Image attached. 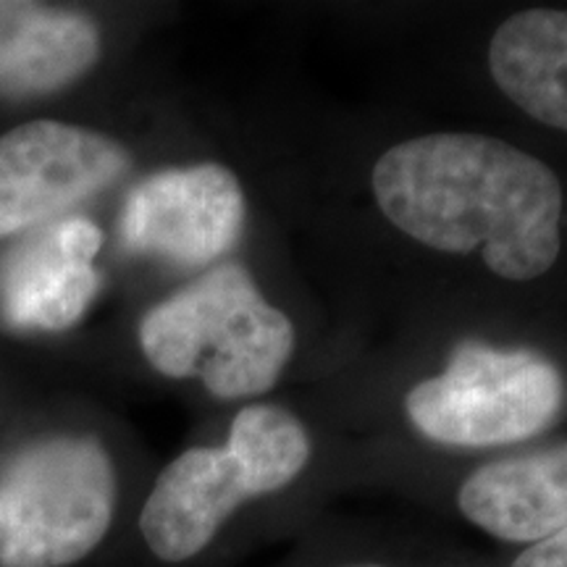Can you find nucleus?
I'll return each mask as SVG.
<instances>
[{"mask_svg":"<svg viewBox=\"0 0 567 567\" xmlns=\"http://www.w3.org/2000/svg\"><path fill=\"white\" fill-rule=\"evenodd\" d=\"M243 226L237 176L221 163H195L134 184L118 216V237L126 250L193 268L229 252Z\"/></svg>","mask_w":567,"mask_h":567,"instance_id":"obj_7","label":"nucleus"},{"mask_svg":"<svg viewBox=\"0 0 567 567\" xmlns=\"http://www.w3.org/2000/svg\"><path fill=\"white\" fill-rule=\"evenodd\" d=\"M140 347L168 379H200L218 400H243L279 381L295 352V326L245 266L221 264L147 310Z\"/></svg>","mask_w":567,"mask_h":567,"instance_id":"obj_2","label":"nucleus"},{"mask_svg":"<svg viewBox=\"0 0 567 567\" xmlns=\"http://www.w3.org/2000/svg\"><path fill=\"white\" fill-rule=\"evenodd\" d=\"M116 471L95 436L21 446L0 476V567H66L109 534Z\"/></svg>","mask_w":567,"mask_h":567,"instance_id":"obj_4","label":"nucleus"},{"mask_svg":"<svg viewBox=\"0 0 567 567\" xmlns=\"http://www.w3.org/2000/svg\"><path fill=\"white\" fill-rule=\"evenodd\" d=\"M488 69L517 109L567 132V11L513 13L494 32Z\"/></svg>","mask_w":567,"mask_h":567,"instance_id":"obj_11","label":"nucleus"},{"mask_svg":"<svg viewBox=\"0 0 567 567\" xmlns=\"http://www.w3.org/2000/svg\"><path fill=\"white\" fill-rule=\"evenodd\" d=\"M101 59V30L87 13L30 0H0V97L51 95Z\"/></svg>","mask_w":567,"mask_h":567,"instance_id":"obj_9","label":"nucleus"},{"mask_svg":"<svg viewBox=\"0 0 567 567\" xmlns=\"http://www.w3.org/2000/svg\"><path fill=\"white\" fill-rule=\"evenodd\" d=\"M460 513L502 542L536 544L567 528V444L496 460L463 481Z\"/></svg>","mask_w":567,"mask_h":567,"instance_id":"obj_10","label":"nucleus"},{"mask_svg":"<svg viewBox=\"0 0 567 567\" xmlns=\"http://www.w3.org/2000/svg\"><path fill=\"white\" fill-rule=\"evenodd\" d=\"M563 400V375L542 354L463 342L442 375L410 389L405 410L436 444L502 446L547 429Z\"/></svg>","mask_w":567,"mask_h":567,"instance_id":"obj_5","label":"nucleus"},{"mask_svg":"<svg viewBox=\"0 0 567 567\" xmlns=\"http://www.w3.org/2000/svg\"><path fill=\"white\" fill-rule=\"evenodd\" d=\"M0 258V321L19 331H63L101 292V226L84 216L40 224Z\"/></svg>","mask_w":567,"mask_h":567,"instance_id":"obj_8","label":"nucleus"},{"mask_svg":"<svg viewBox=\"0 0 567 567\" xmlns=\"http://www.w3.org/2000/svg\"><path fill=\"white\" fill-rule=\"evenodd\" d=\"M513 567H567V528L530 544Z\"/></svg>","mask_w":567,"mask_h":567,"instance_id":"obj_12","label":"nucleus"},{"mask_svg":"<svg viewBox=\"0 0 567 567\" xmlns=\"http://www.w3.org/2000/svg\"><path fill=\"white\" fill-rule=\"evenodd\" d=\"M130 151L109 134L51 122L0 137V239L55 221L103 193L130 168Z\"/></svg>","mask_w":567,"mask_h":567,"instance_id":"obj_6","label":"nucleus"},{"mask_svg":"<svg viewBox=\"0 0 567 567\" xmlns=\"http://www.w3.org/2000/svg\"><path fill=\"white\" fill-rule=\"evenodd\" d=\"M308 460V431L289 410H239L224 446H195L163 467L140 515L147 547L163 563L200 555L234 509L292 484Z\"/></svg>","mask_w":567,"mask_h":567,"instance_id":"obj_3","label":"nucleus"},{"mask_svg":"<svg viewBox=\"0 0 567 567\" xmlns=\"http://www.w3.org/2000/svg\"><path fill=\"white\" fill-rule=\"evenodd\" d=\"M373 195L408 237L442 252L478 250L507 281L547 274L559 255L563 187L534 155L486 134H425L373 166Z\"/></svg>","mask_w":567,"mask_h":567,"instance_id":"obj_1","label":"nucleus"}]
</instances>
